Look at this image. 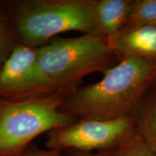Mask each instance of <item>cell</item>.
I'll list each match as a JSON object with an SVG mask.
<instances>
[{
  "mask_svg": "<svg viewBox=\"0 0 156 156\" xmlns=\"http://www.w3.org/2000/svg\"><path fill=\"white\" fill-rule=\"evenodd\" d=\"M17 44L10 2L0 1V69Z\"/></svg>",
  "mask_w": 156,
  "mask_h": 156,
  "instance_id": "9c48e42d",
  "label": "cell"
},
{
  "mask_svg": "<svg viewBox=\"0 0 156 156\" xmlns=\"http://www.w3.org/2000/svg\"><path fill=\"white\" fill-rule=\"evenodd\" d=\"M0 156H2V155H0Z\"/></svg>",
  "mask_w": 156,
  "mask_h": 156,
  "instance_id": "5bb4252c",
  "label": "cell"
},
{
  "mask_svg": "<svg viewBox=\"0 0 156 156\" xmlns=\"http://www.w3.org/2000/svg\"><path fill=\"white\" fill-rule=\"evenodd\" d=\"M95 0H23L10 2L19 44L39 48L58 34L98 35Z\"/></svg>",
  "mask_w": 156,
  "mask_h": 156,
  "instance_id": "3957f363",
  "label": "cell"
},
{
  "mask_svg": "<svg viewBox=\"0 0 156 156\" xmlns=\"http://www.w3.org/2000/svg\"><path fill=\"white\" fill-rule=\"evenodd\" d=\"M129 0H95L97 34L110 38L128 24L132 11Z\"/></svg>",
  "mask_w": 156,
  "mask_h": 156,
  "instance_id": "ba28073f",
  "label": "cell"
},
{
  "mask_svg": "<svg viewBox=\"0 0 156 156\" xmlns=\"http://www.w3.org/2000/svg\"><path fill=\"white\" fill-rule=\"evenodd\" d=\"M136 124L137 134L156 155V95L140 109Z\"/></svg>",
  "mask_w": 156,
  "mask_h": 156,
  "instance_id": "30bf717a",
  "label": "cell"
},
{
  "mask_svg": "<svg viewBox=\"0 0 156 156\" xmlns=\"http://www.w3.org/2000/svg\"><path fill=\"white\" fill-rule=\"evenodd\" d=\"M114 55L108 39L100 35L54 38L38 48L46 94H68L85 76L108 69Z\"/></svg>",
  "mask_w": 156,
  "mask_h": 156,
  "instance_id": "7a4b0ae2",
  "label": "cell"
},
{
  "mask_svg": "<svg viewBox=\"0 0 156 156\" xmlns=\"http://www.w3.org/2000/svg\"><path fill=\"white\" fill-rule=\"evenodd\" d=\"M155 77V62L122 58L103 72L100 81L66 95L61 110L83 119L112 120L132 116Z\"/></svg>",
  "mask_w": 156,
  "mask_h": 156,
  "instance_id": "6da1fadb",
  "label": "cell"
},
{
  "mask_svg": "<svg viewBox=\"0 0 156 156\" xmlns=\"http://www.w3.org/2000/svg\"><path fill=\"white\" fill-rule=\"evenodd\" d=\"M65 96L49 94L0 101V155L22 149L44 132L74 124L75 117L61 110Z\"/></svg>",
  "mask_w": 156,
  "mask_h": 156,
  "instance_id": "277c9868",
  "label": "cell"
},
{
  "mask_svg": "<svg viewBox=\"0 0 156 156\" xmlns=\"http://www.w3.org/2000/svg\"><path fill=\"white\" fill-rule=\"evenodd\" d=\"M117 156H156L137 133L132 134L124 145Z\"/></svg>",
  "mask_w": 156,
  "mask_h": 156,
  "instance_id": "7c38bea8",
  "label": "cell"
},
{
  "mask_svg": "<svg viewBox=\"0 0 156 156\" xmlns=\"http://www.w3.org/2000/svg\"><path fill=\"white\" fill-rule=\"evenodd\" d=\"M27 156H50L47 155V154H41V153H38V154H33V155H27Z\"/></svg>",
  "mask_w": 156,
  "mask_h": 156,
  "instance_id": "4fadbf2b",
  "label": "cell"
},
{
  "mask_svg": "<svg viewBox=\"0 0 156 156\" xmlns=\"http://www.w3.org/2000/svg\"><path fill=\"white\" fill-rule=\"evenodd\" d=\"M134 126L132 116L112 120L82 119L67 127L53 130L47 145L54 150L104 149L126 141L133 134Z\"/></svg>",
  "mask_w": 156,
  "mask_h": 156,
  "instance_id": "5b68a950",
  "label": "cell"
},
{
  "mask_svg": "<svg viewBox=\"0 0 156 156\" xmlns=\"http://www.w3.org/2000/svg\"><path fill=\"white\" fill-rule=\"evenodd\" d=\"M128 24H145L156 26V0L132 1Z\"/></svg>",
  "mask_w": 156,
  "mask_h": 156,
  "instance_id": "8fae6325",
  "label": "cell"
},
{
  "mask_svg": "<svg viewBox=\"0 0 156 156\" xmlns=\"http://www.w3.org/2000/svg\"><path fill=\"white\" fill-rule=\"evenodd\" d=\"M107 39L114 53L122 58L134 57L156 62V26L128 24Z\"/></svg>",
  "mask_w": 156,
  "mask_h": 156,
  "instance_id": "52a82bcc",
  "label": "cell"
},
{
  "mask_svg": "<svg viewBox=\"0 0 156 156\" xmlns=\"http://www.w3.org/2000/svg\"><path fill=\"white\" fill-rule=\"evenodd\" d=\"M46 95L38 62V48L17 44L0 69V101Z\"/></svg>",
  "mask_w": 156,
  "mask_h": 156,
  "instance_id": "8992f818",
  "label": "cell"
}]
</instances>
